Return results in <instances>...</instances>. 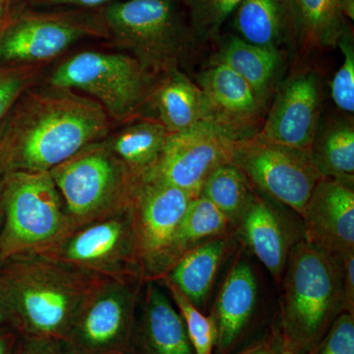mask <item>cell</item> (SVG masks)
Returning <instances> with one entry per match:
<instances>
[{
	"label": "cell",
	"instance_id": "1",
	"mask_svg": "<svg viewBox=\"0 0 354 354\" xmlns=\"http://www.w3.org/2000/svg\"><path fill=\"white\" fill-rule=\"evenodd\" d=\"M0 133L7 172L50 171L109 130L100 102L53 87L21 95Z\"/></svg>",
	"mask_w": 354,
	"mask_h": 354
},
{
	"label": "cell",
	"instance_id": "2",
	"mask_svg": "<svg viewBox=\"0 0 354 354\" xmlns=\"http://www.w3.org/2000/svg\"><path fill=\"white\" fill-rule=\"evenodd\" d=\"M15 328L26 339L64 342L86 295L97 281L41 253L0 263Z\"/></svg>",
	"mask_w": 354,
	"mask_h": 354
},
{
	"label": "cell",
	"instance_id": "3",
	"mask_svg": "<svg viewBox=\"0 0 354 354\" xmlns=\"http://www.w3.org/2000/svg\"><path fill=\"white\" fill-rule=\"evenodd\" d=\"M281 283L283 346L307 353L346 312L341 257L304 237L291 247Z\"/></svg>",
	"mask_w": 354,
	"mask_h": 354
},
{
	"label": "cell",
	"instance_id": "4",
	"mask_svg": "<svg viewBox=\"0 0 354 354\" xmlns=\"http://www.w3.org/2000/svg\"><path fill=\"white\" fill-rule=\"evenodd\" d=\"M0 263L41 252L71 230L50 172H7L0 187Z\"/></svg>",
	"mask_w": 354,
	"mask_h": 354
},
{
	"label": "cell",
	"instance_id": "5",
	"mask_svg": "<svg viewBox=\"0 0 354 354\" xmlns=\"http://www.w3.org/2000/svg\"><path fill=\"white\" fill-rule=\"evenodd\" d=\"M48 172L71 230L130 204L138 179L104 142L85 147Z\"/></svg>",
	"mask_w": 354,
	"mask_h": 354
},
{
	"label": "cell",
	"instance_id": "6",
	"mask_svg": "<svg viewBox=\"0 0 354 354\" xmlns=\"http://www.w3.org/2000/svg\"><path fill=\"white\" fill-rule=\"evenodd\" d=\"M39 253L90 279H140L144 281L132 202L72 228Z\"/></svg>",
	"mask_w": 354,
	"mask_h": 354
},
{
	"label": "cell",
	"instance_id": "7",
	"mask_svg": "<svg viewBox=\"0 0 354 354\" xmlns=\"http://www.w3.org/2000/svg\"><path fill=\"white\" fill-rule=\"evenodd\" d=\"M106 20L120 46L150 72L177 69L189 32L172 0H127L111 4Z\"/></svg>",
	"mask_w": 354,
	"mask_h": 354
},
{
	"label": "cell",
	"instance_id": "8",
	"mask_svg": "<svg viewBox=\"0 0 354 354\" xmlns=\"http://www.w3.org/2000/svg\"><path fill=\"white\" fill-rule=\"evenodd\" d=\"M140 279H104L91 288L64 341L69 354H129Z\"/></svg>",
	"mask_w": 354,
	"mask_h": 354
},
{
	"label": "cell",
	"instance_id": "9",
	"mask_svg": "<svg viewBox=\"0 0 354 354\" xmlns=\"http://www.w3.org/2000/svg\"><path fill=\"white\" fill-rule=\"evenodd\" d=\"M230 162L256 190L299 216L323 177L309 151L274 143L258 133L237 140Z\"/></svg>",
	"mask_w": 354,
	"mask_h": 354
},
{
	"label": "cell",
	"instance_id": "10",
	"mask_svg": "<svg viewBox=\"0 0 354 354\" xmlns=\"http://www.w3.org/2000/svg\"><path fill=\"white\" fill-rule=\"evenodd\" d=\"M50 83L53 87L83 91L101 102L111 115L122 118L148 94L152 73L135 57L85 51L58 66Z\"/></svg>",
	"mask_w": 354,
	"mask_h": 354
},
{
	"label": "cell",
	"instance_id": "11",
	"mask_svg": "<svg viewBox=\"0 0 354 354\" xmlns=\"http://www.w3.org/2000/svg\"><path fill=\"white\" fill-rule=\"evenodd\" d=\"M193 198L164 181L138 176L132 205L144 281L162 279L169 271L172 242Z\"/></svg>",
	"mask_w": 354,
	"mask_h": 354
},
{
	"label": "cell",
	"instance_id": "12",
	"mask_svg": "<svg viewBox=\"0 0 354 354\" xmlns=\"http://www.w3.org/2000/svg\"><path fill=\"white\" fill-rule=\"evenodd\" d=\"M239 139L227 128L209 120L201 121L185 131L169 133L157 162L142 176L199 196L209 174L230 162Z\"/></svg>",
	"mask_w": 354,
	"mask_h": 354
},
{
	"label": "cell",
	"instance_id": "13",
	"mask_svg": "<svg viewBox=\"0 0 354 354\" xmlns=\"http://www.w3.org/2000/svg\"><path fill=\"white\" fill-rule=\"evenodd\" d=\"M299 218L310 243L339 257L354 251V179L321 177Z\"/></svg>",
	"mask_w": 354,
	"mask_h": 354
},
{
	"label": "cell",
	"instance_id": "14",
	"mask_svg": "<svg viewBox=\"0 0 354 354\" xmlns=\"http://www.w3.org/2000/svg\"><path fill=\"white\" fill-rule=\"evenodd\" d=\"M260 292L259 277L241 249L209 313L216 328L214 354H232L245 342L257 318Z\"/></svg>",
	"mask_w": 354,
	"mask_h": 354
},
{
	"label": "cell",
	"instance_id": "15",
	"mask_svg": "<svg viewBox=\"0 0 354 354\" xmlns=\"http://www.w3.org/2000/svg\"><path fill=\"white\" fill-rule=\"evenodd\" d=\"M321 90L314 72H300L277 93L258 134L281 145L309 151L319 127Z\"/></svg>",
	"mask_w": 354,
	"mask_h": 354
},
{
	"label": "cell",
	"instance_id": "16",
	"mask_svg": "<svg viewBox=\"0 0 354 354\" xmlns=\"http://www.w3.org/2000/svg\"><path fill=\"white\" fill-rule=\"evenodd\" d=\"M274 201L255 189L252 200L234 227L244 250L253 254L281 283L291 247L304 239V228L290 220Z\"/></svg>",
	"mask_w": 354,
	"mask_h": 354
},
{
	"label": "cell",
	"instance_id": "17",
	"mask_svg": "<svg viewBox=\"0 0 354 354\" xmlns=\"http://www.w3.org/2000/svg\"><path fill=\"white\" fill-rule=\"evenodd\" d=\"M129 354H195L183 317L160 279L141 286Z\"/></svg>",
	"mask_w": 354,
	"mask_h": 354
},
{
	"label": "cell",
	"instance_id": "18",
	"mask_svg": "<svg viewBox=\"0 0 354 354\" xmlns=\"http://www.w3.org/2000/svg\"><path fill=\"white\" fill-rule=\"evenodd\" d=\"M197 81L206 101L208 120L227 128L239 139L256 134L265 106L244 79L227 65L214 62Z\"/></svg>",
	"mask_w": 354,
	"mask_h": 354
},
{
	"label": "cell",
	"instance_id": "19",
	"mask_svg": "<svg viewBox=\"0 0 354 354\" xmlns=\"http://www.w3.org/2000/svg\"><path fill=\"white\" fill-rule=\"evenodd\" d=\"M92 31L59 16H26L0 36V62L29 64L57 57Z\"/></svg>",
	"mask_w": 354,
	"mask_h": 354
},
{
	"label": "cell",
	"instance_id": "20",
	"mask_svg": "<svg viewBox=\"0 0 354 354\" xmlns=\"http://www.w3.org/2000/svg\"><path fill=\"white\" fill-rule=\"evenodd\" d=\"M234 13L239 38L248 43L281 50L283 44L299 39L293 0H243Z\"/></svg>",
	"mask_w": 354,
	"mask_h": 354
},
{
	"label": "cell",
	"instance_id": "21",
	"mask_svg": "<svg viewBox=\"0 0 354 354\" xmlns=\"http://www.w3.org/2000/svg\"><path fill=\"white\" fill-rule=\"evenodd\" d=\"M235 232L200 244L181 256L162 278L176 285L197 308L204 310Z\"/></svg>",
	"mask_w": 354,
	"mask_h": 354
},
{
	"label": "cell",
	"instance_id": "22",
	"mask_svg": "<svg viewBox=\"0 0 354 354\" xmlns=\"http://www.w3.org/2000/svg\"><path fill=\"white\" fill-rule=\"evenodd\" d=\"M153 104L160 122L169 133L190 129L208 120L206 101L201 88L178 69L167 72L153 92Z\"/></svg>",
	"mask_w": 354,
	"mask_h": 354
},
{
	"label": "cell",
	"instance_id": "23",
	"mask_svg": "<svg viewBox=\"0 0 354 354\" xmlns=\"http://www.w3.org/2000/svg\"><path fill=\"white\" fill-rule=\"evenodd\" d=\"M214 62L227 65L253 88L266 106L279 74L281 51L263 48L241 38L230 37L221 44Z\"/></svg>",
	"mask_w": 354,
	"mask_h": 354
},
{
	"label": "cell",
	"instance_id": "24",
	"mask_svg": "<svg viewBox=\"0 0 354 354\" xmlns=\"http://www.w3.org/2000/svg\"><path fill=\"white\" fill-rule=\"evenodd\" d=\"M310 155L322 176L354 179V127L348 120H332L318 127Z\"/></svg>",
	"mask_w": 354,
	"mask_h": 354
},
{
	"label": "cell",
	"instance_id": "25",
	"mask_svg": "<svg viewBox=\"0 0 354 354\" xmlns=\"http://www.w3.org/2000/svg\"><path fill=\"white\" fill-rule=\"evenodd\" d=\"M169 134L160 121L144 120L121 130L106 143L129 171L139 176L157 162Z\"/></svg>",
	"mask_w": 354,
	"mask_h": 354
},
{
	"label": "cell",
	"instance_id": "26",
	"mask_svg": "<svg viewBox=\"0 0 354 354\" xmlns=\"http://www.w3.org/2000/svg\"><path fill=\"white\" fill-rule=\"evenodd\" d=\"M232 232L234 228L232 223L215 205L204 197L193 198L172 242L169 270L181 256L194 247Z\"/></svg>",
	"mask_w": 354,
	"mask_h": 354
},
{
	"label": "cell",
	"instance_id": "27",
	"mask_svg": "<svg viewBox=\"0 0 354 354\" xmlns=\"http://www.w3.org/2000/svg\"><path fill=\"white\" fill-rule=\"evenodd\" d=\"M299 39L319 48L337 46L346 32L342 0H293Z\"/></svg>",
	"mask_w": 354,
	"mask_h": 354
},
{
	"label": "cell",
	"instance_id": "28",
	"mask_svg": "<svg viewBox=\"0 0 354 354\" xmlns=\"http://www.w3.org/2000/svg\"><path fill=\"white\" fill-rule=\"evenodd\" d=\"M255 188L245 174L232 162H225L209 174L199 196L209 200L225 214L232 227L241 220L250 204Z\"/></svg>",
	"mask_w": 354,
	"mask_h": 354
},
{
	"label": "cell",
	"instance_id": "29",
	"mask_svg": "<svg viewBox=\"0 0 354 354\" xmlns=\"http://www.w3.org/2000/svg\"><path fill=\"white\" fill-rule=\"evenodd\" d=\"M160 279L183 317L195 354H214L216 328L213 319L209 315H205L169 279Z\"/></svg>",
	"mask_w": 354,
	"mask_h": 354
},
{
	"label": "cell",
	"instance_id": "30",
	"mask_svg": "<svg viewBox=\"0 0 354 354\" xmlns=\"http://www.w3.org/2000/svg\"><path fill=\"white\" fill-rule=\"evenodd\" d=\"M189 11L192 31L202 39L216 37L223 23L243 0H183Z\"/></svg>",
	"mask_w": 354,
	"mask_h": 354
},
{
	"label": "cell",
	"instance_id": "31",
	"mask_svg": "<svg viewBox=\"0 0 354 354\" xmlns=\"http://www.w3.org/2000/svg\"><path fill=\"white\" fill-rule=\"evenodd\" d=\"M337 46L344 60L330 84V95L335 106L344 113L354 111V48L348 30L342 35Z\"/></svg>",
	"mask_w": 354,
	"mask_h": 354
},
{
	"label": "cell",
	"instance_id": "32",
	"mask_svg": "<svg viewBox=\"0 0 354 354\" xmlns=\"http://www.w3.org/2000/svg\"><path fill=\"white\" fill-rule=\"evenodd\" d=\"M35 77L36 71L28 65L0 66V124L34 82Z\"/></svg>",
	"mask_w": 354,
	"mask_h": 354
},
{
	"label": "cell",
	"instance_id": "33",
	"mask_svg": "<svg viewBox=\"0 0 354 354\" xmlns=\"http://www.w3.org/2000/svg\"><path fill=\"white\" fill-rule=\"evenodd\" d=\"M305 354H354V314L344 312L321 341Z\"/></svg>",
	"mask_w": 354,
	"mask_h": 354
},
{
	"label": "cell",
	"instance_id": "34",
	"mask_svg": "<svg viewBox=\"0 0 354 354\" xmlns=\"http://www.w3.org/2000/svg\"><path fill=\"white\" fill-rule=\"evenodd\" d=\"M283 341L281 330L278 328H272L264 337L232 354H283Z\"/></svg>",
	"mask_w": 354,
	"mask_h": 354
},
{
	"label": "cell",
	"instance_id": "35",
	"mask_svg": "<svg viewBox=\"0 0 354 354\" xmlns=\"http://www.w3.org/2000/svg\"><path fill=\"white\" fill-rule=\"evenodd\" d=\"M341 259L346 310L354 314V251L341 256Z\"/></svg>",
	"mask_w": 354,
	"mask_h": 354
},
{
	"label": "cell",
	"instance_id": "36",
	"mask_svg": "<svg viewBox=\"0 0 354 354\" xmlns=\"http://www.w3.org/2000/svg\"><path fill=\"white\" fill-rule=\"evenodd\" d=\"M21 354H69L62 342L39 341L24 337Z\"/></svg>",
	"mask_w": 354,
	"mask_h": 354
},
{
	"label": "cell",
	"instance_id": "37",
	"mask_svg": "<svg viewBox=\"0 0 354 354\" xmlns=\"http://www.w3.org/2000/svg\"><path fill=\"white\" fill-rule=\"evenodd\" d=\"M24 337L15 328L0 330V354H21Z\"/></svg>",
	"mask_w": 354,
	"mask_h": 354
},
{
	"label": "cell",
	"instance_id": "38",
	"mask_svg": "<svg viewBox=\"0 0 354 354\" xmlns=\"http://www.w3.org/2000/svg\"><path fill=\"white\" fill-rule=\"evenodd\" d=\"M7 328H15V322H14L12 310L7 297L6 288L0 278V330L7 329Z\"/></svg>",
	"mask_w": 354,
	"mask_h": 354
},
{
	"label": "cell",
	"instance_id": "39",
	"mask_svg": "<svg viewBox=\"0 0 354 354\" xmlns=\"http://www.w3.org/2000/svg\"><path fill=\"white\" fill-rule=\"evenodd\" d=\"M44 1L50 4L92 7L102 6V4L106 3L111 0H44Z\"/></svg>",
	"mask_w": 354,
	"mask_h": 354
},
{
	"label": "cell",
	"instance_id": "40",
	"mask_svg": "<svg viewBox=\"0 0 354 354\" xmlns=\"http://www.w3.org/2000/svg\"><path fill=\"white\" fill-rule=\"evenodd\" d=\"M342 10L348 19H354V0H342Z\"/></svg>",
	"mask_w": 354,
	"mask_h": 354
},
{
	"label": "cell",
	"instance_id": "41",
	"mask_svg": "<svg viewBox=\"0 0 354 354\" xmlns=\"http://www.w3.org/2000/svg\"><path fill=\"white\" fill-rule=\"evenodd\" d=\"M6 174V167H4L3 162H2L1 158H0V187H1L2 181H3Z\"/></svg>",
	"mask_w": 354,
	"mask_h": 354
},
{
	"label": "cell",
	"instance_id": "42",
	"mask_svg": "<svg viewBox=\"0 0 354 354\" xmlns=\"http://www.w3.org/2000/svg\"><path fill=\"white\" fill-rule=\"evenodd\" d=\"M4 6H6V0H0V17L3 14Z\"/></svg>",
	"mask_w": 354,
	"mask_h": 354
},
{
	"label": "cell",
	"instance_id": "43",
	"mask_svg": "<svg viewBox=\"0 0 354 354\" xmlns=\"http://www.w3.org/2000/svg\"><path fill=\"white\" fill-rule=\"evenodd\" d=\"M283 354H295L292 351H290V349L286 348L285 346H283Z\"/></svg>",
	"mask_w": 354,
	"mask_h": 354
},
{
	"label": "cell",
	"instance_id": "44",
	"mask_svg": "<svg viewBox=\"0 0 354 354\" xmlns=\"http://www.w3.org/2000/svg\"><path fill=\"white\" fill-rule=\"evenodd\" d=\"M2 227V213L1 211H0V230H1Z\"/></svg>",
	"mask_w": 354,
	"mask_h": 354
}]
</instances>
